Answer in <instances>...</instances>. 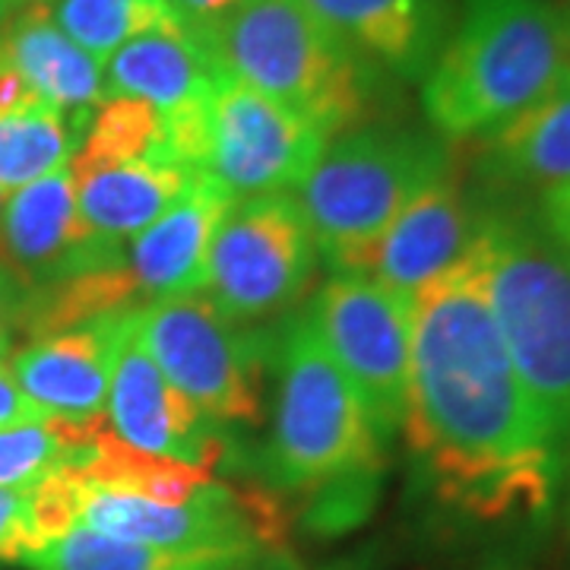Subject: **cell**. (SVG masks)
<instances>
[{
    "label": "cell",
    "mask_w": 570,
    "mask_h": 570,
    "mask_svg": "<svg viewBox=\"0 0 570 570\" xmlns=\"http://www.w3.org/2000/svg\"><path fill=\"white\" fill-rule=\"evenodd\" d=\"M428 494L472 523H539L564 450L546 434L472 257L415 292L403 428Z\"/></svg>",
    "instance_id": "6da1fadb"
},
{
    "label": "cell",
    "mask_w": 570,
    "mask_h": 570,
    "mask_svg": "<svg viewBox=\"0 0 570 570\" xmlns=\"http://www.w3.org/2000/svg\"><path fill=\"white\" fill-rule=\"evenodd\" d=\"M269 365L276 371V400L257 460L261 485L269 494L358 508L381 475L387 444L305 311L292 314L273 336Z\"/></svg>",
    "instance_id": "7a4b0ae2"
},
{
    "label": "cell",
    "mask_w": 570,
    "mask_h": 570,
    "mask_svg": "<svg viewBox=\"0 0 570 570\" xmlns=\"http://www.w3.org/2000/svg\"><path fill=\"white\" fill-rule=\"evenodd\" d=\"M479 197L472 257L494 324L539 422L558 448L570 434V247L527 197Z\"/></svg>",
    "instance_id": "3957f363"
},
{
    "label": "cell",
    "mask_w": 570,
    "mask_h": 570,
    "mask_svg": "<svg viewBox=\"0 0 570 570\" xmlns=\"http://www.w3.org/2000/svg\"><path fill=\"white\" fill-rule=\"evenodd\" d=\"M570 77V26L551 0H463L422 82L428 127L479 140Z\"/></svg>",
    "instance_id": "277c9868"
},
{
    "label": "cell",
    "mask_w": 570,
    "mask_h": 570,
    "mask_svg": "<svg viewBox=\"0 0 570 570\" xmlns=\"http://www.w3.org/2000/svg\"><path fill=\"white\" fill-rule=\"evenodd\" d=\"M235 80L340 137L371 121L393 80L362 61L307 0H250L197 36Z\"/></svg>",
    "instance_id": "5b68a950"
},
{
    "label": "cell",
    "mask_w": 570,
    "mask_h": 570,
    "mask_svg": "<svg viewBox=\"0 0 570 570\" xmlns=\"http://www.w3.org/2000/svg\"><path fill=\"white\" fill-rule=\"evenodd\" d=\"M450 171V142L431 127L367 121L326 142L295 197L330 273L343 269Z\"/></svg>",
    "instance_id": "8992f818"
},
{
    "label": "cell",
    "mask_w": 570,
    "mask_h": 570,
    "mask_svg": "<svg viewBox=\"0 0 570 570\" xmlns=\"http://www.w3.org/2000/svg\"><path fill=\"white\" fill-rule=\"evenodd\" d=\"M134 330L165 377L213 425H264L269 346L228 321L206 295H178L134 311Z\"/></svg>",
    "instance_id": "52a82bcc"
},
{
    "label": "cell",
    "mask_w": 570,
    "mask_h": 570,
    "mask_svg": "<svg viewBox=\"0 0 570 570\" xmlns=\"http://www.w3.org/2000/svg\"><path fill=\"white\" fill-rule=\"evenodd\" d=\"M70 472L77 489V523L115 539L190 558H219L285 542L283 510L264 485L213 479L194 501L165 504L124 491L92 489L77 475V466Z\"/></svg>",
    "instance_id": "ba28073f"
},
{
    "label": "cell",
    "mask_w": 570,
    "mask_h": 570,
    "mask_svg": "<svg viewBox=\"0 0 570 570\" xmlns=\"http://www.w3.org/2000/svg\"><path fill=\"white\" fill-rule=\"evenodd\" d=\"M305 314L358 393L377 438L390 444L406 419L412 298L367 276L333 273Z\"/></svg>",
    "instance_id": "9c48e42d"
},
{
    "label": "cell",
    "mask_w": 570,
    "mask_h": 570,
    "mask_svg": "<svg viewBox=\"0 0 570 570\" xmlns=\"http://www.w3.org/2000/svg\"><path fill=\"white\" fill-rule=\"evenodd\" d=\"M321 261L295 194L238 200L216 232L204 292L235 324H257L295 305Z\"/></svg>",
    "instance_id": "30bf717a"
},
{
    "label": "cell",
    "mask_w": 570,
    "mask_h": 570,
    "mask_svg": "<svg viewBox=\"0 0 570 570\" xmlns=\"http://www.w3.org/2000/svg\"><path fill=\"white\" fill-rule=\"evenodd\" d=\"M330 142L298 111L219 73L206 118L204 175L235 200L295 194Z\"/></svg>",
    "instance_id": "8fae6325"
},
{
    "label": "cell",
    "mask_w": 570,
    "mask_h": 570,
    "mask_svg": "<svg viewBox=\"0 0 570 570\" xmlns=\"http://www.w3.org/2000/svg\"><path fill=\"white\" fill-rule=\"evenodd\" d=\"M121 264L124 250L102 245L82 225L70 165L7 194L0 213V266L22 295Z\"/></svg>",
    "instance_id": "7c38bea8"
},
{
    "label": "cell",
    "mask_w": 570,
    "mask_h": 570,
    "mask_svg": "<svg viewBox=\"0 0 570 570\" xmlns=\"http://www.w3.org/2000/svg\"><path fill=\"white\" fill-rule=\"evenodd\" d=\"M105 425L124 448L178 460L187 466L216 469L225 453L219 428L149 358L134 321L118 346L105 403Z\"/></svg>",
    "instance_id": "4fadbf2b"
},
{
    "label": "cell",
    "mask_w": 570,
    "mask_h": 570,
    "mask_svg": "<svg viewBox=\"0 0 570 570\" xmlns=\"http://www.w3.org/2000/svg\"><path fill=\"white\" fill-rule=\"evenodd\" d=\"M479 232V197L456 171L422 190L393 223L336 273H355L415 298L469 254Z\"/></svg>",
    "instance_id": "5bb4252c"
},
{
    "label": "cell",
    "mask_w": 570,
    "mask_h": 570,
    "mask_svg": "<svg viewBox=\"0 0 570 570\" xmlns=\"http://www.w3.org/2000/svg\"><path fill=\"white\" fill-rule=\"evenodd\" d=\"M134 311L58 330L17 348L10 371L36 406L63 422H102L111 371Z\"/></svg>",
    "instance_id": "9a60e30c"
},
{
    "label": "cell",
    "mask_w": 570,
    "mask_h": 570,
    "mask_svg": "<svg viewBox=\"0 0 570 570\" xmlns=\"http://www.w3.org/2000/svg\"><path fill=\"white\" fill-rule=\"evenodd\" d=\"M348 48L393 82H425L448 41L453 0H307Z\"/></svg>",
    "instance_id": "2e32d148"
},
{
    "label": "cell",
    "mask_w": 570,
    "mask_h": 570,
    "mask_svg": "<svg viewBox=\"0 0 570 570\" xmlns=\"http://www.w3.org/2000/svg\"><path fill=\"white\" fill-rule=\"evenodd\" d=\"M235 204L225 187L200 171L178 204L127 242L124 266L146 305L204 292L216 232Z\"/></svg>",
    "instance_id": "e0dca14e"
},
{
    "label": "cell",
    "mask_w": 570,
    "mask_h": 570,
    "mask_svg": "<svg viewBox=\"0 0 570 570\" xmlns=\"http://www.w3.org/2000/svg\"><path fill=\"white\" fill-rule=\"evenodd\" d=\"M475 142L479 194L527 197L570 181V77Z\"/></svg>",
    "instance_id": "ac0fdd59"
},
{
    "label": "cell",
    "mask_w": 570,
    "mask_h": 570,
    "mask_svg": "<svg viewBox=\"0 0 570 570\" xmlns=\"http://www.w3.org/2000/svg\"><path fill=\"white\" fill-rule=\"evenodd\" d=\"M0 63L20 73L41 102L86 130L92 111L108 99L105 70L89 51L51 20L48 3L22 7L0 26Z\"/></svg>",
    "instance_id": "d6986e66"
},
{
    "label": "cell",
    "mask_w": 570,
    "mask_h": 570,
    "mask_svg": "<svg viewBox=\"0 0 570 570\" xmlns=\"http://www.w3.org/2000/svg\"><path fill=\"white\" fill-rule=\"evenodd\" d=\"M105 92L159 108L165 118L206 102L223 67L184 26L146 32L105 61Z\"/></svg>",
    "instance_id": "ffe728a7"
},
{
    "label": "cell",
    "mask_w": 570,
    "mask_h": 570,
    "mask_svg": "<svg viewBox=\"0 0 570 570\" xmlns=\"http://www.w3.org/2000/svg\"><path fill=\"white\" fill-rule=\"evenodd\" d=\"M82 225L102 245L124 250L134 235L153 225L187 194L194 171L163 163H121L70 168Z\"/></svg>",
    "instance_id": "44dd1931"
},
{
    "label": "cell",
    "mask_w": 570,
    "mask_h": 570,
    "mask_svg": "<svg viewBox=\"0 0 570 570\" xmlns=\"http://www.w3.org/2000/svg\"><path fill=\"white\" fill-rule=\"evenodd\" d=\"M102 422H63V419H36L20 425L0 428V489H39L63 469L82 466L99 444Z\"/></svg>",
    "instance_id": "7402d4cb"
},
{
    "label": "cell",
    "mask_w": 570,
    "mask_h": 570,
    "mask_svg": "<svg viewBox=\"0 0 570 570\" xmlns=\"http://www.w3.org/2000/svg\"><path fill=\"white\" fill-rule=\"evenodd\" d=\"M121 163L175 165V159L168 149V127L159 108L127 96H108L86 124L70 168Z\"/></svg>",
    "instance_id": "603a6c76"
},
{
    "label": "cell",
    "mask_w": 570,
    "mask_h": 570,
    "mask_svg": "<svg viewBox=\"0 0 570 570\" xmlns=\"http://www.w3.org/2000/svg\"><path fill=\"white\" fill-rule=\"evenodd\" d=\"M80 130L51 105L22 111H0V194H13L26 184L67 168Z\"/></svg>",
    "instance_id": "cb8c5ba5"
},
{
    "label": "cell",
    "mask_w": 570,
    "mask_h": 570,
    "mask_svg": "<svg viewBox=\"0 0 570 570\" xmlns=\"http://www.w3.org/2000/svg\"><path fill=\"white\" fill-rule=\"evenodd\" d=\"M48 10L51 20L102 67L127 41L181 26L168 0H51Z\"/></svg>",
    "instance_id": "d4e9b609"
},
{
    "label": "cell",
    "mask_w": 570,
    "mask_h": 570,
    "mask_svg": "<svg viewBox=\"0 0 570 570\" xmlns=\"http://www.w3.org/2000/svg\"><path fill=\"white\" fill-rule=\"evenodd\" d=\"M223 558V554H219ZM216 558H190L115 539L89 527H70L48 539L29 561V570H200Z\"/></svg>",
    "instance_id": "484cf974"
},
{
    "label": "cell",
    "mask_w": 570,
    "mask_h": 570,
    "mask_svg": "<svg viewBox=\"0 0 570 570\" xmlns=\"http://www.w3.org/2000/svg\"><path fill=\"white\" fill-rule=\"evenodd\" d=\"M45 542L32 489H0V564H26Z\"/></svg>",
    "instance_id": "4316f807"
},
{
    "label": "cell",
    "mask_w": 570,
    "mask_h": 570,
    "mask_svg": "<svg viewBox=\"0 0 570 570\" xmlns=\"http://www.w3.org/2000/svg\"><path fill=\"white\" fill-rule=\"evenodd\" d=\"M247 3L250 0H168V7L175 10V17L194 36H204L209 29H216L219 22L235 17Z\"/></svg>",
    "instance_id": "83f0119b"
},
{
    "label": "cell",
    "mask_w": 570,
    "mask_h": 570,
    "mask_svg": "<svg viewBox=\"0 0 570 570\" xmlns=\"http://www.w3.org/2000/svg\"><path fill=\"white\" fill-rule=\"evenodd\" d=\"M200 570H305L302 561L283 546H257V549L235 551L209 561Z\"/></svg>",
    "instance_id": "f1b7e54d"
},
{
    "label": "cell",
    "mask_w": 570,
    "mask_h": 570,
    "mask_svg": "<svg viewBox=\"0 0 570 570\" xmlns=\"http://www.w3.org/2000/svg\"><path fill=\"white\" fill-rule=\"evenodd\" d=\"M22 324V288L13 276L0 266V362H7L10 352H17Z\"/></svg>",
    "instance_id": "f546056e"
},
{
    "label": "cell",
    "mask_w": 570,
    "mask_h": 570,
    "mask_svg": "<svg viewBox=\"0 0 570 570\" xmlns=\"http://www.w3.org/2000/svg\"><path fill=\"white\" fill-rule=\"evenodd\" d=\"M36 419H45V412L22 393L10 365L0 362V428L20 425V422H36Z\"/></svg>",
    "instance_id": "4dcf8cb0"
},
{
    "label": "cell",
    "mask_w": 570,
    "mask_h": 570,
    "mask_svg": "<svg viewBox=\"0 0 570 570\" xmlns=\"http://www.w3.org/2000/svg\"><path fill=\"white\" fill-rule=\"evenodd\" d=\"M535 213H539V219H542V225L549 228L551 235L564 247H570V181L554 184L549 190H542L539 204H535Z\"/></svg>",
    "instance_id": "1f68e13d"
},
{
    "label": "cell",
    "mask_w": 570,
    "mask_h": 570,
    "mask_svg": "<svg viewBox=\"0 0 570 570\" xmlns=\"http://www.w3.org/2000/svg\"><path fill=\"white\" fill-rule=\"evenodd\" d=\"M561 485H564V523H568V539H570V434H568V448H564V469H561Z\"/></svg>",
    "instance_id": "d6a6232c"
},
{
    "label": "cell",
    "mask_w": 570,
    "mask_h": 570,
    "mask_svg": "<svg viewBox=\"0 0 570 570\" xmlns=\"http://www.w3.org/2000/svg\"><path fill=\"white\" fill-rule=\"evenodd\" d=\"M10 3V10L17 13V10H22V7H36V3H51V0H7Z\"/></svg>",
    "instance_id": "836d02e7"
},
{
    "label": "cell",
    "mask_w": 570,
    "mask_h": 570,
    "mask_svg": "<svg viewBox=\"0 0 570 570\" xmlns=\"http://www.w3.org/2000/svg\"><path fill=\"white\" fill-rule=\"evenodd\" d=\"M10 13H13V10H10V3H7V0H0V26L7 22V17H10Z\"/></svg>",
    "instance_id": "e575fe53"
},
{
    "label": "cell",
    "mask_w": 570,
    "mask_h": 570,
    "mask_svg": "<svg viewBox=\"0 0 570 570\" xmlns=\"http://www.w3.org/2000/svg\"><path fill=\"white\" fill-rule=\"evenodd\" d=\"M551 3H558L561 10H570V0H551Z\"/></svg>",
    "instance_id": "d590c367"
},
{
    "label": "cell",
    "mask_w": 570,
    "mask_h": 570,
    "mask_svg": "<svg viewBox=\"0 0 570 570\" xmlns=\"http://www.w3.org/2000/svg\"><path fill=\"white\" fill-rule=\"evenodd\" d=\"M3 200H7V197H3V194H0V213H3Z\"/></svg>",
    "instance_id": "8d00e7d4"
},
{
    "label": "cell",
    "mask_w": 570,
    "mask_h": 570,
    "mask_svg": "<svg viewBox=\"0 0 570 570\" xmlns=\"http://www.w3.org/2000/svg\"><path fill=\"white\" fill-rule=\"evenodd\" d=\"M564 17H568V26H570V10H564Z\"/></svg>",
    "instance_id": "74e56055"
}]
</instances>
